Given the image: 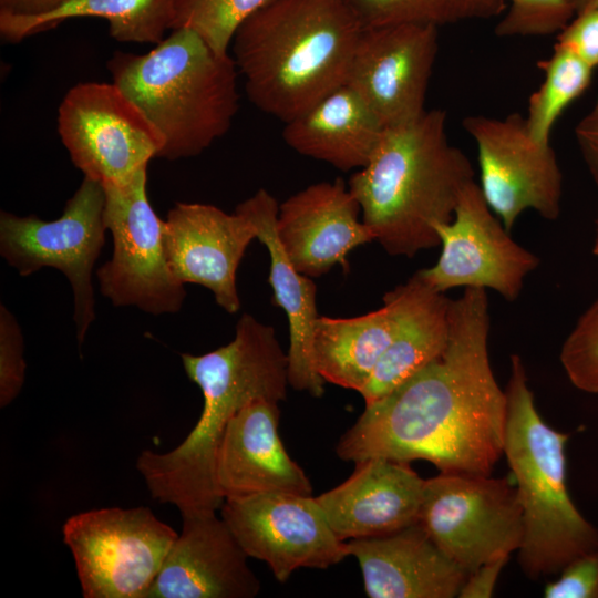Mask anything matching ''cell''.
I'll return each instance as SVG.
<instances>
[{
	"label": "cell",
	"instance_id": "obj_32",
	"mask_svg": "<svg viewBox=\"0 0 598 598\" xmlns=\"http://www.w3.org/2000/svg\"><path fill=\"white\" fill-rule=\"evenodd\" d=\"M23 336L16 317L0 306V406L9 405L20 393L25 375Z\"/></svg>",
	"mask_w": 598,
	"mask_h": 598
},
{
	"label": "cell",
	"instance_id": "obj_10",
	"mask_svg": "<svg viewBox=\"0 0 598 598\" xmlns=\"http://www.w3.org/2000/svg\"><path fill=\"white\" fill-rule=\"evenodd\" d=\"M58 133L73 165L103 187L127 184L164 146L157 128L114 82L72 86L58 110Z\"/></svg>",
	"mask_w": 598,
	"mask_h": 598
},
{
	"label": "cell",
	"instance_id": "obj_31",
	"mask_svg": "<svg viewBox=\"0 0 598 598\" xmlns=\"http://www.w3.org/2000/svg\"><path fill=\"white\" fill-rule=\"evenodd\" d=\"M507 7L495 34L538 37L558 33L575 16L569 0H505Z\"/></svg>",
	"mask_w": 598,
	"mask_h": 598
},
{
	"label": "cell",
	"instance_id": "obj_24",
	"mask_svg": "<svg viewBox=\"0 0 598 598\" xmlns=\"http://www.w3.org/2000/svg\"><path fill=\"white\" fill-rule=\"evenodd\" d=\"M384 130L367 102L343 84L285 123L282 137L297 153L347 172L368 164Z\"/></svg>",
	"mask_w": 598,
	"mask_h": 598
},
{
	"label": "cell",
	"instance_id": "obj_9",
	"mask_svg": "<svg viewBox=\"0 0 598 598\" xmlns=\"http://www.w3.org/2000/svg\"><path fill=\"white\" fill-rule=\"evenodd\" d=\"M419 523L468 574L518 550L524 533L516 485L489 475L440 472L425 480Z\"/></svg>",
	"mask_w": 598,
	"mask_h": 598
},
{
	"label": "cell",
	"instance_id": "obj_1",
	"mask_svg": "<svg viewBox=\"0 0 598 598\" xmlns=\"http://www.w3.org/2000/svg\"><path fill=\"white\" fill-rule=\"evenodd\" d=\"M487 292L451 299L445 351L391 392L367 404L340 437L346 462L424 460L441 473L491 475L503 455L506 394L493 373Z\"/></svg>",
	"mask_w": 598,
	"mask_h": 598
},
{
	"label": "cell",
	"instance_id": "obj_25",
	"mask_svg": "<svg viewBox=\"0 0 598 598\" xmlns=\"http://www.w3.org/2000/svg\"><path fill=\"white\" fill-rule=\"evenodd\" d=\"M395 319V306L386 293L381 308L361 316H319L312 350L326 383L360 393L390 343Z\"/></svg>",
	"mask_w": 598,
	"mask_h": 598
},
{
	"label": "cell",
	"instance_id": "obj_23",
	"mask_svg": "<svg viewBox=\"0 0 598 598\" xmlns=\"http://www.w3.org/2000/svg\"><path fill=\"white\" fill-rule=\"evenodd\" d=\"M386 295L395 306V326L389 346L360 391L365 405L437 359L450 338L451 299L417 271Z\"/></svg>",
	"mask_w": 598,
	"mask_h": 598
},
{
	"label": "cell",
	"instance_id": "obj_3",
	"mask_svg": "<svg viewBox=\"0 0 598 598\" xmlns=\"http://www.w3.org/2000/svg\"><path fill=\"white\" fill-rule=\"evenodd\" d=\"M475 171L446 134V113L426 110L386 127L365 166L349 178L362 221L391 256L414 257L437 247L436 227L448 223Z\"/></svg>",
	"mask_w": 598,
	"mask_h": 598
},
{
	"label": "cell",
	"instance_id": "obj_29",
	"mask_svg": "<svg viewBox=\"0 0 598 598\" xmlns=\"http://www.w3.org/2000/svg\"><path fill=\"white\" fill-rule=\"evenodd\" d=\"M274 0H175L173 29L196 32L216 53L229 54L233 38L254 13Z\"/></svg>",
	"mask_w": 598,
	"mask_h": 598
},
{
	"label": "cell",
	"instance_id": "obj_14",
	"mask_svg": "<svg viewBox=\"0 0 598 598\" xmlns=\"http://www.w3.org/2000/svg\"><path fill=\"white\" fill-rule=\"evenodd\" d=\"M436 233L440 257L417 272L440 292L456 287L492 289L514 301L539 266L538 257L509 236L476 182L463 190L452 220L439 225Z\"/></svg>",
	"mask_w": 598,
	"mask_h": 598
},
{
	"label": "cell",
	"instance_id": "obj_17",
	"mask_svg": "<svg viewBox=\"0 0 598 598\" xmlns=\"http://www.w3.org/2000/svg\"><path fill=\"white\" fill-rule=\"evenodd\" d=\"M359 203L337 178L309 185L279 204L276 233L292 265L310 278L336 265L349 270L348 255L374 240L359 219Z\"/></svg>",
	"mask_w": 598,
	"mask_h": 598
},
{
	"label": "cell",
	"instance_id": "obj_13",
	"mask_svg": "<svg viewBox=\"0 0 598 598\" xmlns=\"http://www.w3.org/2000/svg\"><path fill=\"white\" fill-rule=\"evenodd\" d=\"M221 518L248 557L279 582L300 568L326 569L349 556L316 496L266 492L225 498Z\"/></svg>",
	"mask_w": 598,
	"mask_h": 598
},
{
	"label": "cell",
	"instance_id": "obj_7",
	"mask_svg": "<svg viewBox=\"0 0 598 598\" xmlns=\"http://www.w3.org/2000/svg\"><path fill=\"white\" fill-rule=\"evenodd\" d=\"M104 209V187L84 176L54 220L0 213V255L9 266L22 277L51 267L69 280L79 347L95 319L92 271L105 244Z\"/></svg>",
	"mask_w": 598,
	"mask_h": 598
},
{
	"label": "cell",
	"instance_id": "obj_38",
	"mask_svg": "<svg viewBox=\"0 0 598 598\" xmlns=\"http://www.w3.org/2000/svg\"><path fill=\"white\" fill-rule=\"evenodd\" d=\"M575 13L586 9H598V0H569Z\"/></svg>",
	"mask_w": 598,
	"mask_h": 598
},
{
	"label": "cell",
	"instance_id": "obj_21",
	"mask_svg": "<svg viewBox=\"0 0 598 598\" xmlns=\"http://www.w3.org/2000/svg\"><path fill=\"white\" fill-rule=\"evenodd\" d=\"M370 598H454L468 573L420 523L391 534L347 540Z\"/></svg>",
	"mask_w": 598,
	"mask_h": 598
},
{
	"label": "cell",
	"instance_id": "obj_30",
	"mask_svg": "<svg viewBox=\"0 0 598 598\" xmlns=\"http://www.w3.org/2000/svg\"><path fill=\"white\" fill-rule=\"evenodd\" d=\"M559 358L573 385L598 394V299L578 319Z\"/></svg>",
	"mask_w": 598,
	"mask_h": 598
},
{
	"label": "cell",
	"instance_id": "obj_36",
	"mask_svg": "<svg viewBox=\"0 0 598 598\" xmlns=\"http://www.w3.org/2000/svg\"><path fill=\"white\" fill-rule=\"evenodd\" d=\"M575 135L582 156L598 184V96L590 111L577 124Z\"/></svg>",
	"mask_w": 598,
	"mask_h": 598
},
{
	"label": "cell",
	"instance_id": "obj_16",
	"mask_svg": "<svg viewBox=\"0 0 598 598\" xmlns=\"http://www.w3.org/2000/svg\"><path fill=\"white\" fill-rule=\"evenodd\" d=\"M168 268L181 283L209 289L228 313L240 308L237 270L252 239L255 226L234 212L202 203H176L164 220Z\"/></svg>",
	"mask_w": 598,
	"mask_h": 598
},
{
	"label": "cell",
	"instance_id": "obj_11",
	"mask_svg": "<svg viewBox=\"0 0 598 598\" xmlns=\"http://www.w3.org/2000/svg\"><path fill=\"white\" fill-rule=\"evenodd\" d=\"M104 190L113 254L96 271L100 292L115 307H136L155 316L179 311L186 291L166 261L164 220L148 199L147 167L127 184Z\"/></svg>",
	"mask_w": 598,
	"mask_h": 598
},
{
	"label": "cell",
	"instance_id": "obj_2",
	"mask_svg": "<svg viewBox=\"0 0 598 598\" xmlns=\"http://www.w3.org/2000/svg\"><path fill=\"white\" fill-rule=\"evenodd\" d=\"M181 358L202 390V413L179 445L165 453L141 452L136 468L154 499L175 505L181 514L216 512L225 499L216 485L215 462L227 425L255 400L286 399L288 358L274 327L249 313L240 317L229 343Z\"/></svg>",
	"mask_w": 598,
	"mask_h": 598
},
{
	"label": "cell",
	"instance_id": "obj_12",
	"mask_svg": "<svg viewBox=\"0 0 598 598\" xmlns=\"http://www.w3.org/2000/svg\"><path fill=\"white\" fill-rule=\"evenodd\" d=\"M463 127L476 146L481 192L508 231L528 209L547 220L558 218L563 174L557 156L550 143L534 140L525 116L470 115Z\"/></svg>",
	"mask_w": 598,
	"mask_h": 598
},
{
	"label": "cell",
	"instance_id": "obj_35",
	"mask_svg": "<svg viewBox=\"0 0 598 598\" xmlns=\"http://www.w3.org/2000/svg\"><path fill=\"white\" fill-rule=\"evenodd\" d=\"M509 556L501 557L482 564L470 573L463 584L460 598H489L493 596L501 571L506 566Z\"/></svg>",
	"mask_w": 598,
	"mask_h": 598
},
{
	"label": "cell",
	"instance_id": "obj_20",
	"mask_svg": "<svg viewBox=\"0 0 598 598\" xmlns=\"http://www.w3.org/2000/svg\"><path fill=\"white\" fill-rule=\"evenodd\" d=\"M278 404L255 400L227 425L215 462L216 485L224 499L266 492L312 495L309 477L279 435Z\"/></svg>",
	"mask_w": 598,
	"mask_h": 598
},
{
	"label": "cell",
	"instance_id": "obj_37",
	"mask_svg": "<svg viewBox=\"0 0 598 598\" xmlns=\"http://www.w3.org/2000/svg\"><path fill=\"white\" fill-rule=\"evenodd\" d=\"M68 0H0V14L33 17L50 12Z\"/></svg>",
	"mask_w": 598,
	"mask_h": 598
},
{
	"label": "cell",
	"instance_id": "obj_27",
	"mask_svg": "<svg viewBox=\"0 0 598 598\" xmlns=\"http://www.w3.org/2000/svg\"><path fill=\"white\" fill-rule=\"evenodd\" d=\"M537 66L543 71L544 80L528 100L525 121L534 140L549 144L555 123L588 89L594 69L558 44L554 45L548 59L538 61Z\"/></svg>",
	"mask_w": 598,
	"mask_h": 598
},
{
	"label": "cell",
	"instance_id": "obj_22",
	"mask_svg": "<svg viewBox=\"0 0 598 598\" xmlns=\"http://www.w3.org/2000/svg\"><path fill=\"white\" fill-rule=\"evenodd\" d=\"M279 204L265 188L239 203L235 212L251 221L257 239L269 252L268 281L272 289V303L281 308L288 319L289 348L288 383L296 391L315 398L324 393L326 381L313 361V334L319 318L317 286L310 277L297 270L287 257L276 233Z\"/></svg>",
	"mask_w": 598,
	"mask_h": 598
},
{
	"label": "cell",
	"instance_id": "obj_5",
	"mask_svg": "<svg viewBox=\"0 0 598 598\" xmlns=\"http://www.w3.org/2000/svg\"><path fill=\"white\" fill-rule=\"evenodd\" d=\"M112 82L143 111L164 138L158 157H194L230 128L239 107L238 70L196 32L172 30L144 54L117 51Z\"/></svg>",
	"mask_w": 598,
	"mask_h": 598
},
{
	"label": "cell",
	"instance_id": "obj_26",
	"mask_svg": "<svg viewBox=\"0 0 598 598\" xmlns=\"http://www.w3.org/2000/svg\"><path fill=\"white\" fill-rule=\"evenodd\" d=\"M175 0H68L56 9L33 17L0 14V33L19 42L35 33L81 17L104 19L118 42L159 43L173 29Z\"/></svg>",
	"mask_w": 598,
	"mask_h": 598
},
{
	"label": "cell",
	"instance_id": "obj_19",
	"mask_svg": "<svg viewBox=\"0 0 598 598\" xmlns=\"http://www.w3.org/2000/svg\"><path fill=\"white\" fill-rule=\"evenodd\" d=\"M354 464L344 482L316 496L341 540L382 536L419 523L425 480L410 463L371 457Z\"/></svg>",
	"mask_w": 598,
	"mask_h": 598
},
{
	"label": "cell",
	"instance_id": "obj_15",
	"mask_svg": "<svg viewBox=\"0 0 598 598\" xmlns=\"http://www.w3.org/2000/svg\"><path fill=\"white\" fill-rule=\"evenodd\" d=\"M437 27L401 23L362 29L346 84L384 127L411 122L425 111L437 54Z\"/></svg>",
	"mask_w": 598,
	"mask_h": 598
},
{
	"label": "cell",
	"instance_id": "obj_4",
	"mask_svg": "<svg viewBox=\"0 0 598 598\" xmlns=\"http://www.w3.org/2000/svg\"><path fill=\"white\" fill-rule=\"evenodd\" d=\"M362 28L343 0H274L230 48L250 102L287 123L346 84Z\"/></svg>",
	"mask_w": 598,
	"mask_h": 598
},
{
	"label": "cell",
	"instance_id": "obj_28",
	"mask_svg": "<svg viewBox=\"0 0 598 598\" xmlns=\"http://www.w3.org/2000/svg\"><path fill=\"white\" fill-rule=\"evenodd\" d=\"M362 29L401 23L434 27L484 20L506 10L505 0H343Z\"/></svg>",
	"mask_w": 598,
	"mask_h": 598
},
{
	"label": "cell",
	"instance_id": "obj_8",
	"mask_svg": "<svg viewBox=\"0 0 598 598\" xmlns=\"http://www.w3.org/2000/svg\"><path fill=\"white\" fill-rule=\"evenodd\" d=\"M62 533L84 598H147L178 536L144 506L79 513Z\"/></svg>",
	"mask_w": 598,
	"mask_h": 598
},
{
	"label": "cell",
	"instance_id": "obj_34",
	"mask_svg": "<svg viewBox=\"0 0 598 598\" xmlns=\"http://www.w3.org/2000/svg\"><path fill=\"white\" fill-rule=\"evenodd\" d=\"M556 44L571 51L594 70L598 68V9L575 13L557 33Z\"/></svg>",
	"mask_w": 598,
	"mask_h": 598
},
{
	"label": "cell",
	"instance_id": "obj_18",
	"mask_svg": "<svg viewBox=\"0 0 598 598\" xmlns=\"http://www.w3.org/2000/svg\"><path fill=\"white\" fill-rule=\"evenodd\" d=\"M173 544L147 598H252L260 582L216 512L181 514Z\"/></svg>",
	"mask_w": 598,
	"mask_h": 598
},
{
	"label": "cell",
	"instance_id": "obj_39",
	"mask_svg": "<svg viewBox=\"0 0 598 598\" xmlns=\"http://www.w3.org/2000/svg\"><path fill=\"white\" fill-rule=\"evenodd\" d=\"M592 252L595 256L598 257V220H597V234H596V238H595V243L592 247Z\"/></svg>",
	"mask_w": 598,
	"mask_h": 598
},
{
	"label": "cell",
	"instance_id": "obj_6",
	"mask_svg": "<svg viewBox=\"0 0 598 598\" xmlns=\"http://www.w3.org/2000/svg\"><path fill=\"white\" fill-rule=\"evenodd\" d=\"M503 455L523 511L518 561L530 578L559 573L598 547V529L578 511L568 492L566 445L570 434L549 426L538 413L524 362L511 355L505 389Z\"/></svg>",
	"mask_w": 598,
	"mask_h": 598
},
{
	"label": "cell",
	"instance_id": "obj_33",
	"mask_svg": "<svg viewBox=\"0 0 598 598\" xmlns=\"http://www.w3.org/2000/svg\"><path fill=\"white\" fill-rule=\"evenodd\" d=\"M546 598H598V547L569 561L546 584Z\"/></svg>",
	"mask_w": 598,
	"mask_h": 598
}]
</instances>
